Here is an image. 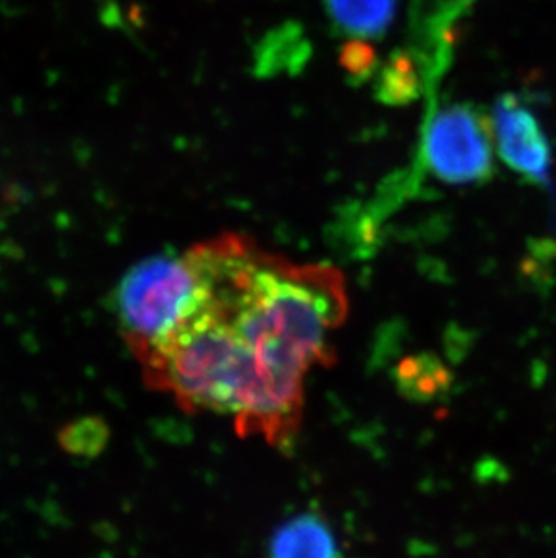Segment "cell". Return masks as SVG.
Returning a JSON list of instances; mask_svg holds the SVG:
<instances>
[{
	"instance_id": "6da1fadb",
	"label": "cell",
	"mask_w": 556,
	"mask_h": 558,
	"mask_svg": "<svg viewBox=\"0 0 556 558\" xmlns=\"http://www.w3.org/2000/svg\"><path fill=\"white\" fill-rule=\"evenodd\" d=\"M184 255L194 291L164 337L134 353L143 376L184 411L230 417L241 437L291 447L310 374L335 362L349 315L343 275L293 263L239 233Z\"/></svg>"
},
{
	"instance_id": "7a4b0ae2",
	"label": "cell",
	"mask_w": 556,
	"mask_h": 558,
	"mask_svg": "<svg viewBox=\"0 0 556 558\" xmlns=\"http://www.w3.org/2000/svg\"><path fill=\"white\" fill-rule=\"evenodd\" d=\"M186 255L145 258L123 277L118 291L121 332L132 354L164 337L194 291Z\"/></svg>"
},
{
	"instance_id": "3957f363",
	"label": "cell",
	"mask_w": 556,
	"mask_h": 558,
	"mask_svg": "<svg viewBox=\"0 0 556 558\" xmlns=\"http://www.w3.org/2000/svg\"><path fill=\"white\" fill-rule=\"evenodd\" d=\"M494 132L488 118L468 104H454L426 118L423 169L446 185L483 183L494 174Z\"/></svg>"
},
{
	"instance_id": "277c9868",
	"label": "cell",
	"mask_w": 556,
	"mask_h": 558,
	"mask_svg": "<svg viewBox=\"0 0 556 558\" xmlns=\"http://www.w3.org/2000/svg\"><path fill=\"white\" fill-rule=\"evenodd\" d=\"M497 153L504 163L535 185H552L553 150L535 112L517 96L497 101L492 120Z\"/></svg>"
},
{
	"instance_id": "5b68a950",
	"label": "cell",
	"mask_w": 556,
	"mask_h": 558,
	"mask_svg": "<svg viewBox=\"0 0 556 558\" xmlns=\"http://www.w3.org/2000/svg\"><path fill=\"white\" fill-rule=\"evenodd\" d=\"M268 558H341L331 526L313 513L283 522L269 541Z\"/></svg>"
},
{
	"instance_id": "8992f818",
	"label": "cell",
	"mask_w": 556,
	"mask_h": 558,
	"mask_svg": "<svg viewBox=\"0 0 556 558\" xmlns=\"http://www.w3.org/2000/svg\"><path fill=\"white\" fill-rule=\"evenodd\" d=\"M327 13L340 32L356 40L384 35L392 24L396 0H326Z\"/></svg>"
},
{
	"instance_id": "52a82bcc",
	"label": "cell",
	"mask_w": 556,
	"mask_h": 558,
	"mask_svg": "<svg viewBox=\"0 0 556 558\" xmlns=\"http://www.w3.org/2000/svg\"><path fill=\"white\" fill-rule=\"evenodd\" d=\"M421 69L412 54H396L379 71L376 95L387 104H407L420 95Z\"/></svg>"
},
{
	"instance_id": "ba28073f",
	"label": "cell",
	"mask_w": 556,
	"mask_h": 558,
	"mask_svg": "<svg viewBox=\"0 0 556 558\" xmlns=\"http://www.w3.org/2000/svg\"><path fill=\"white\" fill-rule=\"evenodd\" d=\"M341 62H343V68H346L354 78H362V76H365V74L374 68L376 57H374V51L367 43L354 40V43L349 44V46H346V49H343Z\"/></svg>"
}]
</instances>
